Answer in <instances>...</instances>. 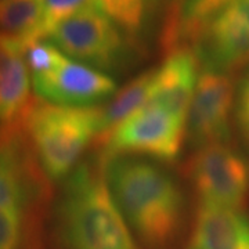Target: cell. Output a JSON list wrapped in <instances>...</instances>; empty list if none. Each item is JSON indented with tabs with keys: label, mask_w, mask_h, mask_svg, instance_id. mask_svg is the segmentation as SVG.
Wrapping results in <instances>:
<instances>
[{
	"label": "cell",
	"mask_w": 249,
	"mask_h": 249,
	"mask_svg": "<svg viewBox=\"0 0 249 249\" xmlns=\"http://www.w3.org/2000/svg\"><path fill=\"white\" fill-rule=\"evenodd\" d=\"M111 196L147 249H168L181 231L184 194L166 169L137 155L103 158Z\"/></svg>",
	"instance_id": "1"
},
{
	"label": "cell",
	"mask_w": 249,
	"mask_h": 249,
	"mask_svg": "<svg viewBox=\"0 0 249 249\" xmlns=\"http://www.w3.org/2000/svg\"><path fill=\"white\" fill-rule=\"evenodd\" d=\"M61 249H139L108 187L104 162H83L72 172L55 205Z\"/></svg>",
	"instance_id": "2"
},
{
	"label": "cell",
	"mask_w": 249,
	"mask_h": 249,
	"mask_svg": "<svg viewBox=\"0 0 249 249\" xmlns=\"http://www.w3.org/2000/svg\"><path fill=\"white\" fill-rule=\"evenodd\" d=\"M98 107L29 106L22 118L24 130L46 178L60 181L78 168L91 139L98 136Z\"/></svg>",
	"instance_id": "3"
},
{
	"label": "cell",
	"mask_w": 249,
	"mask_h": 249,
	"mask_svg": "<svg viewBox=\"0 0 249 249\" xmlns=\"http://www.w3.org/2000/svg\"><path fill=\"white\" fill-rule=\"evenodd\" d=\"M62 54L98 71H114L124 64L122 29L94 4L60 22L47 36Z\"/></svg>",
	"instance_id": "4"
},
{
	"label": "cell",
	"mask_w": 249,
	"mask_h": 249,
	"mask_svg": "<svg viewBox=\"0 0 249 249\" xmlns=\"http://www.w3.org/2000/svg\"><path fill=\"white\" fill-rule=\"evenodd\" d=\"M186 124L169 111L147 104L126 118L103 137L100 157L144 155L162 162H173L181 151Z\"/></svg>",
	"instance_id": "5"
},
{
	"label": "cell",
	"mask_w": 249,
	"mask_h": 249,
	"mask_svg": "<svg viewBox=\"0 0 249 249\" xmlns=\"http://www.w3.org/2000/svg\"><path fill=\"white\" fill-rule=\"evenodd\" d=\"M188 178L201 204L241 209L249 193V165L226 142L196 150L188 162Z\"/></svg>",
	"instance_id": "6"
},
{
	"label": "cell",
	"mask_w": 249,
	"mask_h": 249,
	"mask_svg": "<svg viewBox=\"0 0 249 249\" xmlns=\"http://www.w3.org/2000/svg\"><path fill=\"white\" fill-rule=\"evenodd\" d=\"M204 71L227 73L249 61V0H234L193 36Z\"/></svg>",
	"instance_id": "7"
},
{
	"label": "cell",
	"mask_w": 249,
	"mask_h": 249,
	"mask_svg": "<svg viewBox=\"0 0 249 249\" xmlns=\"http://www.w3.org/2000/svg\"><path fill=\"white\" fill-rule=\"evenodd\" d=\"M235 104V88L229 73L204 71L186 119V137L196 150L227 142L231 137L230 116Z\"/></svg>",
	"instance_id": "8"
},
{
	"label": "cell",
	"mask_w": 249,
	"mask_h": 249,
	"mask_svg": "<svg viewBox=\"0 0 249 249\" xmlns=\"http://www.w3.org/2000/svg\"><path fill=\"white\" fill-rule=\"evenodd\" d=\"M35 93L47 103L67 107H94L114 97L116 83L108 73L64 54L52 71L31 78Z\"/></svg>",
	"instance_id": "9"
},
{
	"label": "cell",
	"mask_w": 249,
	"mask_h": 249,
	"mask_svg": "<svg viewBox=\"0 0 249 249\" xmlns=\"http://www.w3.org/2000/svg\"><path fill=\"white\" fill-rule=\"evenodd\" d=\"M198 60L188 49H173L155 72L154 93L148 104L158 106L186 124L198 82Z\"/></svg>",
	"instance_id": "10"
},
{
	"label": "cell",
	"mask_w": 249,
	"mask_h": 249,
	"mask_svg": "<svg viewBox=\"0 0 249 249\" xmlns=\"http://www.w3.org/2000/svg\"><path fill=\"white\" fill-rule=\"evenodd\" d=\"M31 73L24 57V43L0 34V124H19L31 100Z\"/></svg>",
	"instance_id": "11"
},
{
	"label": "cell",
	"mask_w": 249,
	"mask_h": 249,
	"mask_svg": "<svg viewBox=\"0 0 249 249\" xmlns=\"http://www.w3.org/2000/svg\"><path fill=\"white\" fill-rule=\"evenodd\" d=\"M187 249H249V219L240 209L201 204Z\"/></svg>",
	"instance_id": "12"
},
{
	"label": "cell",
	"mask_w": 249,
	"mask_h": 249,
	"mask_svg": "<svg viewBox=\"0 0 249 249\" xmlns=\"http://www.w3.org/2000/svg\"><path fill=\"white\" fill-rule=\"evenodd\" d=\"M155 72L157 68L142 72V75L129 82L121 91H118L109 103L103 107L98 106L100 119L97 142L106 137L126 118L133 115L150 103L155 85Z\"/></svg>",
	"instance_id": "13"
},
{
	"label": "cell",
	"mask_w": 249,
	"mask_h": 249,
	"mask_svg": "<svg viewBox=\"0 0 249 249\" xmlns=\"http://www.w3.org/2000/svg\"><path fill=\"white\" fill-rule=\"evenodd\" d=\"M43 0H0V34L24 45L43 39Z\"/></svg>",
	"instance_id": "14"
},
{
	"label": "cell",
	"mask_w": 249,
	"mask_h": 249,
	"mask_svg": "<svg viewBox=\"0 0 249 249\" xmlns=\"http://www.w3.org/2000/svg\"><path fill=\"white\" fill-rule=\"evenodd\" d=\"M232 1L234 0H181L180 16L175 28L172 45L183 37L193 39L199 28L204 27L209 19Z\"/></svg>",
	"instance_id": "15"
},
{
	"label": "cell",
	"mask_w": 249,
	"mask_h": 249,
	"mask_svg": "<svg viewBox=\"0 0 249 249\" xmlns=\"http://www.w3.org/2000/svg\"><path fill=\"white\" fill-rule=\"evenodd\" d=\"M94 6L107 14L127 35H137L145 22L148 0H94Z\"/></svg>",
	"instance_id": "16"
},
{
	"label": "cell",
	"mask_w": 249,
	"mask_h": 249,
	"mask_svg": "<svg viewBox=\"0 0 249 249\" xmlns=\"http://www.w3.org/2000/svg\"><path fill=\"white\" fill-rule=\"evenodd\" d=\"M0 249H25L24 213L0 208Z\"/></svg>",
	"instance_id": "17"
},
{
	"label": "cell",
	"mask_w": 249,
	"mask_h": 249,
	"mask_svg": "<svg viewBox=\"0 0 249 249\" xmlns=\"http://www.w3.org/2000/svg\"><path fill=\"white\" fill-rule=\"evenodd\" d=\"M45 19H43V39L57 27L60 22L80 10L94 4V0H43Z\"/></svg>",
	"instance_id": "18"
},
{
	"label": "cell",
	"mask_w": 249,
	"mask_h": 249,
	"mask_svg": "<svg viewBox=\"0 0 249 249\" xmlns=\"http://www.w3.org/2000/svg\"><path fill=\"white\" fill-rule=\"evenodd\" d=\"M234 111L238 129L249 147V64L242 73L235 90Z\"/></svg>",
	"instance_id": "19"
}]
</instances>
